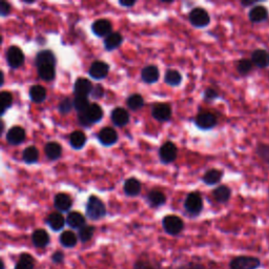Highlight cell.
Here are the masks:
<instances>
[{
    "instance_id": "db71d44e",
    "label": "cell",
    "mask_w": 269,
    "mask_h": 269,
    "mask_svg": "<svg viewBox=\"0 0 269 269\" xmlns=\"http://www.w3.org/2000/svg\"><path fill=\"white\" fill-rule=\"evenodd\" d=\"M0 263H1V269H4V268H5V266H4V262L1 260V261H0Z\"/></svg>"
},
{
    "instance_id": "bcb514c9",
    "label": "cell",
    "mask_w": 269,
    "mask_h": 269,
    "mask_svg": "<svg viewBox=\"0 0 269 269\" xmlns=\"http://www.w3.org/2000/svg\"><path fill=\"white\" fill-rule=\"evenodd\" d=\"M204 97H205L206 100L212 101V100H215V99H217L219 97V94H218V92L216 91V89L209 87V88H207L206 91H205Z\"/></svg>"
},
{
    "instance_id": "30bf717a",
    "label": "cell",
    "mask_w": 269,
    "mask_h": 269,
    "mask_svg": "<svg viewBox=\"0 0 269 269\" xmlns=\"http://www.w3.org/2000/svg\"><path fill=\"white\" fill-rule=\"evenodd\" d=\"M159 156L161 161L164 163L173 162L177 157V147L173 142H165L160 149H159Z\"/></svg>"
},
{
    "instance_id": "d4e9b609",
    "label": "cell",
    "mask_w": 269,
    "mask_h": 269,
    "mask_svg": "<svg viewBox=\"0 0 269 269\" xmlns=\"http://www.w3.org/2000/svg\"><path fill=\"white\" fill-rule=\"evenodd\" d=\"M213 196L218 203H226L232 196L231 188L226 185H220L213 192Z\"/></svg>"
},
{
    "instance_id": "9c48e42d",
    "label": "cell",
    "mask_w": 269,
    "mask_h": 269,
    "mask_svg": "<svg viewBox=\"0 0 269 269\" xmlns=\"http://www.w3.org/2000/svg\"><path fill=\"white\" fill-rule=\"evenodd\" d=\"M195 123L201 129H211L217 125V117L213 113L203 112L196 117Z\"/></svg>"
},
{
    "instance_id": "836d02e7",
    "label": "cell",
    "mask_w": 269,
    "mask_h": 269,
    "mask_svg": "<svg viewBox=\"0 0 269 269\" xmlns=\"http://www.w3.org/2000/svg\"><path fill=\"white\" fill-rule=\"evenodd\" d=\"M34 268H35V260L32 255L29 254H22L15 266V269H34Z\"/></svg>"
},
{
    "instance_id": "e0dca14e",
    "label": "cell",
    "mask_w": 269,
    "mask_h": 269,
    "mask_svg": "<svg viewBox=\"0 0 269 269\" xmlns=\"http://www.w3.org/2000/svg\"><path fill=\"white\" fill-rule=\"evenodd\" d=\"M153 117L158 121H167L172 116L171 106L167 104H157L154 106L152 111Z\"/></svg>"
},
{
    "instance_id": "60d3db41",
    "label": "cell",
    "mask_w": 269,
    "mask_h": 269,
    "mask_svg": "<svg viewBox=\"0 0 269 269\" xmlns=\"http://www.w3.org/2000/svg\"><path fill=\"white\" fill-rule=\"evenodd\" d=\"M0 100H1V115H4V113L13 104V95L9 92L3 91L0 94Z\"/></svg>"
},
{
    "instance_id": "c3c4849f",
    "label": "cell",
    "mask_w": 269,
    "mask_h": 269,
    "mask_svg": "<svg viewBox=\"0 0 269 269\" xmlns=\"http://www.w3.org/2000/svg\"><path fill=\"white\" fill-rule=\"evenodd\" d=\"M9 13H11V5L6 1H1V3H0V14H1L2 17H5Z\"/></svg>"
},
{
    "instance_id": "277c9868",
    "label": "cell",
    "mask_w": 269,
    "mask_h": 269,
    "mask_svg": "<svg viewBox=\"0 0 269 269\" xmlns=\"http://www.w3.org/2000/svg\"><path fill=\"white\" fill-rule=\"evenodd\" d=\"M184 207L189 214L192 215L200 214L203 208V201L201 196L197 193L188 194L185 199Z\"/></svg>"
},
{
    "instance_id": "ab89813d",
    "label": "cell",
    "mask_w": 269,
    "mask_h": 269,
    "mask_svg": "<svg viewBox=\"0 0 269 269\" xmlns=\"http://www.w3.org/2000/svg\"><path fill=\"white\" fill-rule=\"evenodd\" d=\"M256 154L264 163L269 165V144L259 143L256 147Z\"/></svg>"
},
{
    "instance_id": "e575fe53",
    "label": "cell",
    "mask_w": 269,
    "mask_h": 269,
    "mask_svg": "<svg viewBox=\"0 0 269 269\" xmlns=\"http://www.w3.org/2000/svg\"><path fill=\"white\" fill-rule=\"evenodd\" d=\"M86 142V137L85 135L80 132V131H76L73 132L69 136V143L75 148V149H81Z\"/></svg>"
},
{
    "instance_id": "7402d4cb",
    "label": "cell",
    "mask_w": 269,
    "mask_h": 269,
    "mask_svg": "<svg viewBox=\"0 0 269 269\" xmlns=\"http://www.w3.org/2000/svg\"><path fill=\"white\" fill-rule=\"evenodd\" d=\"M46 223L48 224L49 227L53 229V231L59 232L64 227V225L66 223V219H64V217L61 214L53 213L47 217Z\"/></svg>"
},
{
    "instance_id": "f907efd6",
    "label": "cell",
    "mask_w": 269,
    "mask_h": 269,
    "mask_svg": "<svg viewBox=\"0 0 269 269\" xmlns=\"http://www.w3.org/2000/svg\"><path fill=\"white\" fill-rule=\"evenodd\" d=\"M240 3L244 7H251V8L256 5H259V1H257V0H242Z\"/></svg>"
},
{
    "instance_id": "4fadbf2b",
    "label": "cell",
    "mask_w": 269,
    "mask_h": 269,
    "mask_svg": "<svg viewBox=\"0 0 269 269\" xmlns=\"http://www.w3.org/2000/svg\"><path fill=\"white\" fill-rule=\"evenodd\" d=\"M98 139L101 144H103L105 146H109V145H113L117 142L118 135L114 128L104 127L103 129H101L100 132H99Z\"/></svg>"
},
{
    "instance_id": "8d00e7d4",
    "label": "cell",
    "mask_w": 269,
    "mask_h": 269,
    "mask_svg": "<svg viewBox=\"0 0 269 269\" xmlns=\"http://www.w3.org/2000/svg\"><path fill=\"white\" fill-rule=\"evenodd\" d=\"M254 66L255 65L252 62L251 59L243 58V59H241L240 61H238L236 67H237V71H238L239 74L242 75V76H246V75H248L249 73L253 71Z\"/></svg>"
},
{
    "instance_id": "ba28073f",
    "label": "cell",
    "mask_w": 269,
    "mask_h": 269,
    "mask_svg": "<svg viewBox=\"0 0 269 269\" xmlns=\"http://www.w3.org/2000/svg\"><path fill=\"white\" fill-rule=\"evenodd\" d=\"M269 17L268 8L264 5H256L249 9L248 12V19L252 23H262L266 21Z\"/></svg>"
},
{
    "instance_id": "9a60e30c",
    "label": "cell",
    "mask_w": 269,
    "mask_h": 269,
    "mask_svg": "<svg viewBox=\"0 0 269 269\" xmlns=\"http://www.w3.org/2000/svg\"><path fill=\"white\" fill-rule=\"evenodd\" d=\"M93 33L98 37H104L111 35L112 33V23L105 19H99L92 25Z\"/></svg>"
},
{
    "instance_id": "f5cc1de1",
    "label": "cell",
    "mask_w": 269,
    "mask_h": 269,
    "mask_svg": "<svg viewBox=\"0 0 269 269\" xmlns=\"http://www.w3.org/2000/svg\"><path fill=\"white\" fill-rule=\"evenodd\" d=\"M135 3H136V1H121V0L119 1V4L124 6V7H131V6L135 5Z\"/></svg>"
},
{
    "instance_id": "d590c367",
    "label": "cell",
    "mask_w": 269,
    "mask_h": 269,
    "mask_svg": "<svg viewBox=\"0 0 269 269\" xmlns=\"http://www.w3.org/2000/svg\"><path fill=\"white\" fill-rule=\"evenodd\" d=\"M164 81L168 85L177 86V85H179V84L181 83L182 77H181L180 73L175 71V69H169V71H167L166 74H165Z\"/></svg>"
},
{
    "instance_id": "ee69618b",
    "label": "cell",
    "mask_w": 269,
    "mask_h": 269,
    "mask_svg": "<svg viewBox=\"0 0 269 269\" xmlns=\"http://www.w3.org/2000/svg\"><path fill=\"white\" fill-rule=\"evenodd\" d=\"M73 106H74V102L71 100V99L65 98L60 102V104H59L58 108H59V112H60L61 114H67L72 111Z\"/></svg>"
},
{
    "instance_id": "6da1fadb",
    "label": "cell",
    "mask_w": 269,
    "mask_h": 269,
    "mask_svg": "<svg viewBox=\"0 0 269 269\" xmlns=\"http://www.w3.org/2000/svg\"><path fill=\"white\" fill-rule=\"evenodd\" d=\"M106 215V208L100 199L92 196L86 203V216L92 220H100Z\"/></svg>"
},
{
    "instance_id": "5b68a950",
    "label": "cell",
    "mask_w": 269,
    "mask_h": 269,
    "mask_svg": "<svg viewBox=\"0 0 269 269\" xmlns=\"http://www.w3.org/2000/svg\"><path fill=\"white\" fill-rule=\"evenodd\" d=\"M189 21L196 27H205L211 22V18L204 8L196 7L189 14Z\"/></svg>"
},
{
    "instance_id": "5bb4252c",
    "label": "cell",
    "mask_w": 269,
    "mask_h": 269,
    "mask_svg": "<svg viewBox=\"0 0 269 269\" xmlns=\"http://www.w3.org/2000/svg\"><path fill=\"white\" fill-rule=\"evenodd\" d=\"M25 136V131L21 126H14L7 132L6 140L9 144L17 145L24 141Z\"/></svg>"
},
{
    "instance_id": "681fc988",
    "label": "cell",
    "mask_w": 269,
    "mask_h": 269,
    "mask_svg": "<svg viewBox=\"0 0 269 269\" xmlns=\"http://www.w3.org/2000/svg\"><path fill=\"white\" fill-rule=\"evenodd\" d=\"M64 260V254L61 252V251H57L53 254L52 256V261L56 264H59V263H61L63 262Z\"/></svg>"
},
{
    "instance_id": "816d5d0a",
    "label": "cell",
    "mask_w": 269,
    "mask_h": 269,
    "mask_svg": "<svg viewBox=\"0 0 269 269\" xmlns=\"http://www.w3.org/2000/svg\"><path fill=\"white\" fill-rule=\"evenodd\" d=\"M186 269H205V267L202 264H199V263H191V264H188Z\"/></svg>"
},
{
    "instance_id": "ac0fdd59",
    "label": "cell",
    "mask_w": 269,
    "mask_h": 269,
    "mask_svg": "<svg viewBox=\"0 0 269 269\" xmlns=\"http://www.w3.org/2000/svg\"><path fill=\"white\" fill-rule=\"evenodd\" d=\"M112 121L116 126L122 127L129 121V114L123 107H116L112 112Z\"/></svg>"
},
{
    "instance_id": "1f68e13d",
    "label": "cell",
    "mask_w": 269,
    "mask_h": 269,
    "mask_svg": "<svg viewBox=\"0 0 269 269\" xmlns=\"http://www.w3.org/2000/svg\"><path fill=\"white\" fill-rule=\"evenodd\" d=\"M147 201L152 206L158 207L165 203L166 198H165V195L160 191H152L147 195Z\"/></svg>"
},
{
    "instance_id": "4dcf8cb0",
    "label": "cell",
    "mask_w": 269,
    "mask_h": 269,
    "mask_svg": "<svg viewBox=\"0 0 269 269\" xmlns=\"http://www.w3.org/2000/svg\"><path fill=\"white\" fill-rule=\"evenodd\" d=\"M38 75L42 80L44 81H51L55 78L56 71H55V65L52 64H45L38 67Z\"/></svg>"
},
{
    "instance_id": "d6a6232c",
    "label": "cell",
    "mask_w": 269,
    "mask_h": 269,
    "mask_svg": "<svg viewBox=\"0 0 269 269\" xmlns=\"http://www.w3.org/2000/svg\"><path fill=\"white\" fill-rule=\"evenodd\" d=\"M59 240H60V243L62 246L67 247V248H72L76 246L78 242V237L76 236L74 232L66 231L60 235V239H59Z\"/></svg>"
},
{
    "instance_id": "7dc6e473",
    "label": "cell",
    "mask_w": 269,
    "mask_h": 269,
    "mask_svg": "<svg viewBox=\"0 0 269 269\" xmlns=\"http://www.w3.org/2000/svg\"><path fill=\"white\" fill-rule=\"evenodd\" d=\"M94 99H100L104 95V88L101 85H96L93 88V92L91 94Z\"/></svg>"
},
{
    "instance_id": "f546056e",
    "label": "cell",
    "mask_w": 269,
    "mask_h": 269,
    "mask_svg": "<svg viewBox=\"0 0 269 269\" xmlns=\"http://www.w3.org/2000/svg\"><path fill=\"white\" fill-rule=\"evenodd\" d=\"M122 43V36L119 33H112L108 35L104 40V46L107 51H113L121 45Z\"/></svg>"
},
{
    "instance_id": "b9f144b4",
    "label": "cell",
    "mask_w": 269,
    "mask_h": 269,
    "mask_svg": "<svg viewBox=\"0 0 269 269\" xmlns=\"http://www.w3.org/2000/svg\"><path fill=\"white\" fill-rule=\"evenodd\" d=\"M95 233V227L92 225H85L82 228L79 229L78 237L82 242H87L93 238Z\"/></svg>"
},
{
    "instance_id": "603a6c76",
    "label": "cell",
    "mask_w": 269,
    "mask_h": 269,
    "mask_svg": "<svg viewBox=\"0 0 269 269\" xmlns=\"http://www.w3.org/2000/svg\"><path fill=\"white\" fill-rule=\"evenodd\" d=\"M35 63H36L37 67L41 66V65H45V64L56 65V57L52 51H49V49H45V51H41V52L38 53Z\"/></svg>"
},
{
    "instance_id": "8fae6325",
    "label": "cell",
    "mask_w": 269,
    "mask_h": 269,
    "mask_svg": "<svg viewBox=\"0 0 269 269\" xmlns=\"http://www.w3.org/2000/svg\"><path fill=\"white\" fill-rule=\"evenodd\" d=\"M93 84L85 78H78L74 84V93L76 97H87L93 92Z\"/></svg>"
},
{
    "instance_id": "7c38bea8",
    "label": "cell",
    "mask_w": 269,
    "mask_h": 269,
    "mask_svg": "<svg viewBox=\"0 0 269 269\" xmlns=\"http://www.w3.org/2000/svg\"><path fill=\"white\" fill-rule=\"evenodd\" d=\"M109 72V66L102 61H96L94 62L91 67H89L88 74L92 78L96 79V80H101L104 79Z\"/></svg>"
},
{
    "instance_id": "3957f363",
    "label": "cell",
    "mask_w": 269,
    "mask_h": 269,
    "mask_svg": "<svg viewBox=\"0 0 269 269\" xmlns=\"http://www.w3.org/2000/svg\"><path fill=\"white\" fill-rule=\"evenodd\" d=\"M162 225L164 231L169 234V235H178L182 232V229L184 227V223L182 221L181 218H179L174 215H169L164 217Z\"/></svg>"
},
{
    "instance_id": "52a82bcc",
    "label": "cell",
    "mask_w": 269,
    "mask_h": 269,
    "mask_svg": "<svg viewBox=\"0 0 269 269\" xmlns=\"http://www.w3.org/2000/svg\"><path fill=\"white\" fill-rule=\"evenodd\" d=\"M251 60L258 68L269 67V52L265 48H256L251 55Z\"/></svg>"
},
{
    "instance_id": "d6986e66",
    "label": "cell",
    "mask_w": 269,
    "mask_h": 269,
    "mask_svg": "<svg viewBox=\"0 0 269 269\" xmlns=\"http://www.w3.org/2000/svg\"><path fill=\"white\" fill-rule=\"evenodd\" d=\"M82 115H84V117L86 118V120L89 123H96V122L100 121L102 119L103 111H102V108L99 106L98 104L93 103V104L89 105V107L87 108V111Z\"/></svg>"
},
{
    "instance_id": "7bdbcfd3",
    "label": "cell",
    "mask_w": 269,
    "mask_h": 269,
    "mask_svg": "<svg viewBox=\"0 0 269 269\" xmlns=\"http://www.w3.org/2000/svg\"><path fill=\"white\" fill-rule=\"evenodd\" d=\"M89 102L86 97H76L74 100V107L79 114H84L89 107Z\"/></svg>"
},
{
    "instance_id": "74e56055",
    "label": "cell",
    "mask_w": 269,
    "mask_h": 269,
    "mask_svg": "<svg viewBox=\"0 0 269 269\" xmlns=\"http://www.w3.org/2000/svg\"><path fill=\"white\" fill-rule=\"evenodd\" d=\"M23 160L27 164H32L38 161L39 158V152L35 146H29L24 149L23 152Z\"/></svg>"
},
{
    "instance_id": "cb8c5ba5",
    "label": "cell",
    "mask_w": 269,
    "mask_h": 269,
    "mask_svg": "<svg viewBox=\"0 0 269 269\" xmlns=\"http://www.w3.org/2000/svg\"><path fill=\"white\" fill-rule=\"evenodd\" d=\"M66 223L69 227H72L74 229L76 228L80 229L83 226H85V218L80 213L72 212V213H69L66 217Z\"/></svg>"
},
{
    "instance_id": "f35d334b",
    "label": "cell",
    "mask_w": 269,
    "mask_h": 269,
    "mask_svg": "<svg viewBox=\"0 0 269 269\" xmlns=\"http://www.w3.org/2000/svg\"><path fill=\"white\" fill-rule=\"evenodd\" d=\"M126 102H127V106L131 109H133V111H138V109H140L144 105L143 98L138 94L129 96Z\"/></svg>"
},
{
    "instance_id": "83f0119b",
    "label": "cell",
    "mask_w": 269,
    "mask_h": 269,
    "mask_svg": "<svg viewBox=\"0 0 269 269\" xmlns=\"http://www.w3.org/2000/svg\"><path fill=\"white\" fill-rule=\"evenodd\" d=\"M29 98L35 103H41L46 98V89L41 85H34L29 89Z\"/></svg>"
},
{
    "instance_id": "484cf974",
    "label": "cell",
    "mask_w": 269,
    "mask_h": 269,
    "mask_svg": "<svg viewBox=\"0 0 269 269\" xmlns=\"http://www.w3.org/2000/svg\"><path fill=\"white\" fill-rule=\"evenodd\" d=\"M44 152H45V155L49 159V160L55 161V160H57V159L61 157L62 147L60 144L57 143V142H48L45 145Z\"/></svg>"
},
{
    "instance_id": "f1b7e54d",
    "label": "cell",
    "mask_w": 269,
    "mask_h": 269,
    "mask_svg": "<svg viewBox=\"0 0 269 269\" xmlns=\"http://www.w3.org/2000/svg\"><path fill=\"white\" fill-rule=\"evenodd\" d=\"M223 173L221 171H218V169H209V171L204 174L202 180L207 185H215L221 181Z\"/></svg>"
},
{
    "instance_id": "44dd1931",
    "label": "cell",
    "mask_w": 269,
    "mask_h": 269,
    "mask_svg": "<svg viewBox=\"0 0 269 269\" xmlns=\"http://www.w3.org/2000/svg\"><path fill=\"white\" fill-rule=\"evenodd\" d=\"M159 76H160V74H159V69L155 65H147L146 67L142 69V72H141L142 80L148 84L157 82Z\"/></svg>"
},
{
    "instance_id": "7a4b0ae2",
    "label": "cell",
    "mask_w": 269,
    "mask_h": 269,
    "mask_svg": "<svg viewBox=\"0 0 269 269\" xmlns=\"http://www.w3.org/2000/svg\"><path fill=\"white\" fill-rule=\"evenodd\" d=\"M260 265V259L254 256H238L229 262L231 269H258Z\"/></svg>"
},
{
    "instance_id": "f6af8a7d",
    "label": "cell",
    "mask_w": 269,
    "mask_h": 269,
    "mask_svg": "<svg viewBox=\"0 0 269 269\" xmlns=\"http://www.w3.org/2000/svg\"><path fill=\"white\" fill-rule=\"evenodd\" d=\"M134 268H135V269H157L151 262H148V261H143V260L137 261V262L135 263Z\"/></svg>"
},
{
    "instance_id": "2e32d148",
    "label": "cell",
    "mask_w": 269,
    "mask_h": 269,
    "mask_svg": "<svg viewBox=\"0 0 269 269\" xmlns=\"http://www.w3.org/2000/svg\"><path fill=\"white\" fill-rule=\"evenodd\" d=\"M54 205H55L57 211L64 213V212H67V211H69V209H71V207L73 205V200L67 194L60 193V194L56 195L55 200H54Z\"/></svg>"
},
{
    "instance_id": "8992f818",
    "label": "cell",
    "mask_w": 269,
    "mask_h": 269,
    "mask_svg": "<svg viewBox=\"0 0 269 269\" xmlns=\"http://www.w3.org/2000/svg\"><path fill=\"white\" fill-rule=\"evenodd\" d=\"M24 54L20 47L11 46L6 52V61L7 64L13 67L18 68L24 63Z\"/></svg>"
},
{
    "instance_id": "ffe728a7",
    "label": "cell",
    "mask_w": 269,
    "mask_h": 269,
    "mask_svg": "<svg viewBox=\"0 0 269 269\" xmlns=\"http://www.w3.org/2000/svg\"><path fill=\"white\" fill-rule=\"evenodd\" d=\"M33 244L38 248H44L49 244V235L44 229H37L32 235Z\"/></svg>"
},
{
    "instance_id": "4316f807",
    "label": "cell",
    "mask_w": 269,
    "mask_h": 269,
    "mask_svg": "<svg viewBox=\"0 0 269 269\" xmlns=\"http://www.w3.org/2000/svg\"><path fill=\"white\" fill-rule=\"evenodd\" d=\"M123 189L127 196H137L141 192V183L135 178H129L125 181Z\"/></svg>"
}]
</instances>
